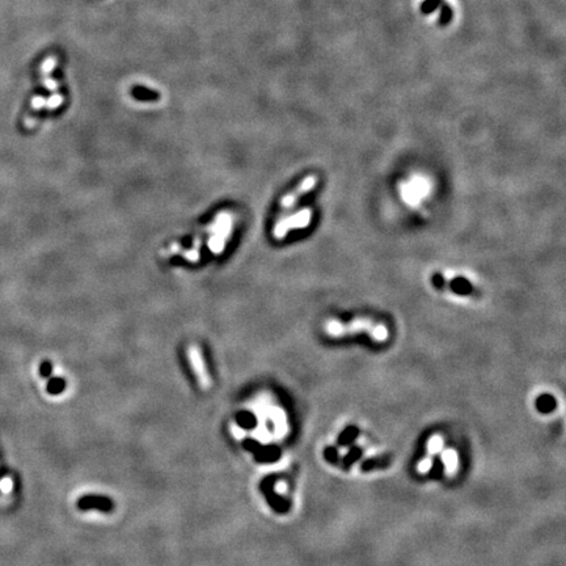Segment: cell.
Returning <instances> with one entry per match:
<instances>
[{
  "label": "cell",
  "instance_id": "obj_1",
  "mask_svg": "<svg viewBox=\"0 0 566 566\" xmlns=\"http://www.w3.org/2000/svg\"><path fill=\"white\" fill-rule=\"evenodd\" d=\"M324 331L331 337H343L347 334H354L364 332L376 342H384L389 338V331L383 322L373 321L372 318L358 317L350 322H342L340 320L331 318L324 324Z\"/></svg>",
  "mask_w": 566,
  "mask_h": 566
},
{
  "label": "cell",
  "instance_id": "obj_2",
  "mask_svg": "<svg viewBox=\"0 0 566 566\" xmlns=\"http://www.w3.org/2000/svg\"><path fill=\"white\" fill-rule=\"evenodd\" d=\"M311 218H312V211L311 208H302L298 212H295L294 215L286 218H278L274 230H273V236L277 240L285 239L287 233L291 230H298V228H306L309 223H311Z\"/></svg>",
  "mask_w": 566,
  "mask_h": 566
},
{
  "label": "cell",
  "instance_id": "obj_3",
  "mask_svg": "<svg viewBox=\"0 0 566 566\" xmlns=\"http://www.w3.org/2000/svg\"><path fill=\"white\" fill-rule=\"evenodd\" d=\"M186 354H187V359H189L190 364H192V368H193V372L194 375H196L199 387H201L203 391H208V389L211 388L212 382H211V376H210V373H208L207 368H206L205 361H203L202 350H201V347H199L198 345L192 343V345L187 346Z\"/></svg>",
  "mask_w": 566,
  "mask_h": 566
},
{
  "label": "cell",
  "instance_id": "obj_4",
  "mask_svg": "<svg viewBox=\"0 0 566 566\" xmlns=\"http://www.w3.org/2000/svg\"><path fill=\"white\" fill-rule=\"evenodd\" d=\"M318 177L316 175H309L307 177H304L303 180L300 181L299 184L294 187V189L288 192L286 196H283V198L281 199V211L283 215L287 210H290L291 207H294L295 203L299 201V198L304 194L309 193L313 187L317 184Z\"/></svg>",
  "mask_w": 566,
  "mask_h": 566
},
{
  "label": "cell",
  "instance_id": "obj_5",
  "mask_svg": "<svg viewBox=\"0 0 566 566\" xmlns=\"http://www.w3.org/2000/svg\"><path fill=\"white\" fill-rule=\"evenodd\" d=\"M442 459H443L446 468L448 471V473H453L457 468V456L453 450H447L442 453Z\"/></svg>",
  "mask_w": 566,
  "mask_h": 566
},
{
  "label": "cell",
  "instance_id": "obj_6",
  "mask_svg": "<svg viewBox=\"0 0 566 566\" xmlns=\"http://www.w3.org/2000/svg\"><path fill=\"white\" fill-rule=\"evenodd\" d=\"M452 17H453L452 7H451L450 4H447V3L442 4L441 16H439V25H442V26H446V25L450 24L451 20H452Z\"/></svg>",
  "mask_w": 566,
  "mask_h": 566
},
{
  "label": "cell",
  "instance_id": "obj_7",
  "mask_svg": "<svg viewBox=\"0 0 566 566\" xmlns=\"http://www.w3.org/2000/svg\"><path fill=\"white\" fill-rule=\"evenodd\" d=\"M442 0H425L422 4H421V11H422V13H425V15H430V13H433L434 11H437V8L439 6H441Z\"/></svg>",
  "mask_w": 566,
  "mask_h": 566
},
{
  "label": "cell",
  "instance_id": "obj_8",
  "mask_svg": "<svg viewBox=\"0 0 566 566\" xmlns=\"http://www.w3.org/2000/svg\"><path fill=\"white\" fill-rule=\"evenodd\" d=\"M442 447H443V441H442V438L438 437V435H434L427 443L428 451L433 453L439 452V451L442 450Z\"/></svg>",
  "mask_w": 566,
  "mask_h": 566
},
{
  "label": "cell",
  "instance_id": "obj_9",
  "mask_svg": "<svg viewBox=\"0 0 566 566\" xmlns=\"http://www.w3.org/2000/svg\"><path fill=\"white\" fill-rule=\"evenodd\" d=\"M432 467H433L432 459H423L422 462L418 464V471L421 472V473H426V472L432 468Z\"/></svg>",
  "mask_w": 566,
  "mask_h": 566
}]
</instances>
